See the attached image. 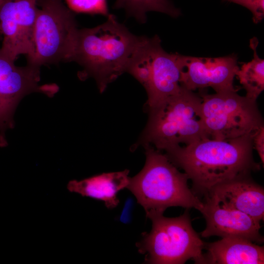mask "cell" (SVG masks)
<instances>
[{
  "instance_id": "obj_14",
  "label": "cell",
  "mask_w": 264,
  "mask_h": 264,
  "mask_svg": "<svg viewBox=\"0 0 264 264\" xmlns=\"http://www.w3.org/2000/svg\"><path fill=\"white\" fill-rule=\"evenodd\" d=\"M204 264H264V247L241 237L205 242Z\"/></svg>"
},
{
  "instance_id": "obj_17",
  "label": "cell",
  "mask_w": 264,
  "mask_h": 264,
  "mask_svg": "<svg viewBox=\"0 0 264 264\" xmlns=\"http://www.w3.org/2000/svg\"><path fill=\"white\" fill-rule=\"evenodd\" d=\"M115 9H123L128 16L134 18L140 23L147 21L146 14L150 11L161 12L173 18L180 14V10L169 0H116Z\"/></svg>"
},
{
  "instance_id": "obj_6",
  "label": "cell",
  "mask_w": 264,
  "mask_h": 264,
  "mask_svg": "<svg viewBox=\"0 0 264 264\" xmlns=\"http://www.w3.org/2000/svg\"><path fill=\"white\" fill-rule=\"evenodd\" d=\"M33 49L27 64L70 62L78 31L75 15L63 0H37Z\"/></svg>"
},
{
  "instance_id": "obj_16",
  "label": "cell",
  "mask_w": 264,
  "mask_h": 264,
  "mask_svg": "<svg viewBox=\"0 0 264 264\" xmlns=\"http://www.w3.org/2000/svg\"><path fill=\"white\" fill-rule=\"evenodd\" d=\"M258 44L256 37L250 40L253 58L251 61L242 63L236 73V76L246 91L245 96L256 100L264 89V60L257 53Z\"/></svg>"
},
{
  "instance_id": "obj_22",
  "label": "cell",
  "mask_w": 264,
  "mask_h": 264,
  "mask_svg": "<svg viewBox=\"0 0 264 264\" xmlns=\"http://www.w3.org/2000/svg\"><path fill=\"white\" fill-rule=\"evenodd\" d=\"M1 34H0V38H1Z\"/></svg>"
},
{
  "instance_id": "obj_11",
  "label": "cell",
  "mask_w": 264,
  "mask_h": 264,
  "mask_svg": "<svg viewBox=\"0 0 264 264\" xmlns=\"http://www.w3.org/2000/svg\"><path fill=\"white\" fill-rule=\"evenodd\" d=\"M185 61L179 82L186 89L194 91L210 87L216 92L238 90L233 85L239 67L236 55L219 57L185 56Z\"/></svg>"
},
{
  "instance_id": "obj_2",
  "label": "cell",
  "mask_w": 264,
  "mask_h": 264,
  "mask_svg": "<svg viewBox=\"0 0 264 264\" xmlns=\"http://www.w3.org/2000/svg\"><path fill=\"white\" fill-rule=\"evenodd\" d=\"M143 36L132 33L110 14L103 23L79 29L70 62L82 68L78 73L85 80L92 77L101 93L127 67Z\"/></svg>"
},
{
  "instance_id": "obj_7",
  "label": "cell",
  "mask_w": 264,
  "mask_h": 264,
  "mask_svg": "<svg viewBox=\"0 0 264 264\" xmlns=\"http://www.w3.org/2000/svg\"><path fill=\"white\" fill-rule=\"evenodd\" d=\"M237 91L210 94L200 90L201 118L209 138L224 140L255 134L264 126L257 100Z\"/></svg>"
},
{
  "instance_id": "obj_21",
  "label": "cell",
  "mask_w": 264,
  "mask_h": 264,
  "mask_svg": "<svg viewBox=\"0 0 264 264\" xmlns=\"http://www.w3.org/2000/svg\"><path fill=\"white\" fill-rule=\"evenodd\" d=\"M7 145L5 136L0 133V147H5Z\"/></svg>"
},
{
  "instance_id": "obj_15",
  "label": "cell",
  "mask_w": 264,
  "mask_h": 264,
  "mask_svg": "<svg viewBox=\"0 0 264 264\" xmlns=\"http://www.w3.org/2000/svg\"><path fill=\"white\" fill-rule=\"evenodd\" d=\"M129 171L103 173L80 181L71 180L68 190L83 196L90 197L104 202L108 208L116 207L119 203L118 192L126 188L130 177Z\"/></svg>"
},
{
  "instance_id": "obj_1",
  "label": "cell",
  "mask_w": 264,
  "mask_h": 264,
  "mask_svg": "<svg viewBox=\"0 0 264 264\" xmlns=\"http://www.w3.org/2000/svg\"><path fill=\"white\" fill-rule=\"evenodd\" d=\"M255 134L224 140L201 139L164 154L187 175L194 193L204 197L219 184L260 170L253 155Z\"/></svg>"
},
{
  "instance_id": "obj_12",
  "label": "cell",
  "mask_w": 264,
  "mask_h": 264,
  "mask_svg": "<svg viewBox=\"0 0 264 264\" xmlns=\"http://www.w3.org/2000/svg\"><path fill=\"white\" fill-rule=\"evenodd\" d=\"M204 199L199 211L206 223L205 228L200 233L202 237H236L258 244L264 242V237L260 232V222L243 212L220 204L212 197L206 196Z\"/></svg>"
},
{
  "instance_id": "obj_5",
  "label": "cell",
  "mask_w": 264,
  "mask_h": 264,
  "mask_svg": "<svg viewBox=\"0 0 264 264\" xmlns=\"http://www.w3.org/2000/svg\"><path fill=\"white\" fill-rule=\"evenodd\" d=\"M186 209L181 216L167 218L163 214L152 216V230L137 244L145 261L152 264H183L192 260L204 264L205 242L192 227Z\"/></svg>"
},
{
  "instance_id": "obj_20",
  "label": "cell",
  "mask_w": 264,
  "mask_h": 264,
  "mask_svg": "<svg viewBox=\"0 0 264 264\" xmlns=\"http://www.w3.org/2000/svg\"><path fill=\"white\" fill-rule=\"evenodd\" d=\"M254 149L257 151L261 162L264 163V126L262 127L253 137Z\"/></svg>"
},
{
  "instance_id": "obj_3",
  "label": "cell",
  "mask_w": 264,
  "mask_h": 264,
  "mask_svg": "<svg viewBox=\"0 0 264 264\" xmlns=\"http://www.w3.org/2000/svg\"><path fill=\"white\" fill-rule=\"evenodd\" d=\"M145 149L146 162L142 170L130 178L127 186L144 209L149 219L163 214L170 207L195 208L200 211L203 202L188 185L189 179L167 156L153 147Z\"/></svg>"
},
{
  "instance_id": "obj_4",
  "label": "cell",
  "mask_w": 264,
  "mask_h": 264,
  "mask_svg": "<svg viewBox=\"0 0 264 264\" xmlns=\"http://www.w3.org/2000/svg\"><path fill=\"white\" fill-rule=\"evenodd\" d=\"M181 87L177 94L148 109V122L138 145L166 152L209 138L201 118L199 93Z\"/></svg>"
},
{
  "instance_id": "obj_13",
  "label": "cell",
  "mask_w": 264,
  "mask_h": 264,
  "mask_svg": "<svg viewBox=\"0 0 264 264\" xmlns=\"http://www.w3.org/2000/svg\"><path fill=\"white\" fill-rule=\"evenodd\" d=\"M206 196L214 198L223 206L243 212L260 222L264 220V189L250 176L219 184Z\"/></svg>"
},
{
  "instance_id": "obj_23",
  "label": "cell",
  "mask_w": 264,
  "mask_h": 264,
  "mask_svg": "<svg viewBox=\"0 0 264 264\" xmlns=\"http://www.w3.org/2000/svg\"><path fill=\"white\" fill-rule=\"evenodd\" d=\"M3 0H0V3Z\"/></svg>"
},
{
  "instance_id": "obj_19",
  "label": "cell",
  "mask_w": 264,
  "mask_h": 264,
  "mask_svg": "<svg viewBox=\"0 0 264 264\" xmlns=\"http://www.w3.org/2000/svg\"><path fill=\"white\" fill-rule=\"evenodd\" d=\"M241 5L249 9L253 15L255 23L261 22L264 17V0H223Z\"/></svg>"
},
{
  "instance_id": "obj_10",
  "label": "cell",
  "mask_w": 264,
  "mask_h": 264,
  "mask_svg": "<svg viewBox=\"0 0 264 264\" xmlns=\"http://www.w3.org/2000/svg\"><path fill=\"white\" fill-rule=\"evenodd\" d=\"M37 0H3L0 3L1 50L15 62L21 54L32 53Z\"/></svg>"
},
{
  "instance_id": "obj_8",
  "label": "cell",
  "mask_w": 264,
  "mask_h": 264,
  "mask_svg": "<svg viewBox=\"0 0 264 264\" xmlns=\"http://www.w3.org/2000/svg\"><path fill=\"white\" fill-rule=\"evenodd\" d=\"M185 55L165 51L157 35L151 38L143 36L130 62L147 77L144 88L148 96V109L180 91L182 87L179 81L185 68Z\"/></svg>"
},
{
  "instance_id": "obj_9",
  "label": "cell",
  "mask_w": 264,
  "mask_h": 264,
  "mask_svg": "<svg viewBox=\"0 0 264 264\" xmlns=\"http://www.w3.org/2000/svg\"><path fill=\"white\" fill-rule=\"evenodd\" d=\"M0 48V133L14 127V114L21 100L33 92L49 96L57 92L54 84L40 85V67L29 64L17 66Z\"/></svg>"
},
{
  "instance_id": "obj_18",
  "label": "cell",
  "mask_w": 264,
  "mask_h": 264,
  "mask_svg": "<svg viewBox=\"0 0 264 264\" xmlns=\"http://www.w3.org/2000/svg\"><path fill=\"white\" fill-rule=\"evenodd\" d=\"M67 7L76 13L99 14L107 17L110 14L107 0H65Z\"/></svg>"
}]
</instances>
